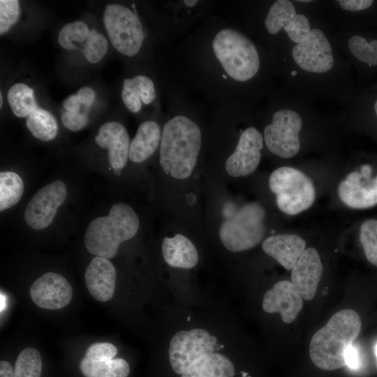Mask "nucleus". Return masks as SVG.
Returning <instances> with one entry per match:
<instances>
[{
	"mask_svg": "<svg viewBox=\"0 0 377 377\" xmlns=\"http://www.w3.org/2000/svg\"><path fill=\"white\" fill-rule=\"evenodd\" d=\"M0 101H1V102H0V106H1V107H2V105H3V96H2V93H1V92L0 93Z\"/></svg>",
	"mask_w": 377,
	"mask_h": 377,
	"instance_id": "39",
	"label": "nucleus"
},
{
	"mask_svg": "<svg viewBox=\"0 0 377 377\" xmlns=\"http://www.w3.org/2000/svg\"><path fill=\"white\" fill-rule=\"evenodd\" d=\"M266 212L258 202L242 205L221 225L220 239L226 249L241 252L251 249L263 239Z\"/></svg>",
	"mask_w": 377,
	"mask_h": 377,
	"instance_id": "8",
	"label": "nucleus"
},
{
	"mask_svg": "<svg viewBox=\"0 0 377 377\" xmlns=\"http://www.w3.org/2000/svg\"><path fill=\"white\" fill-rule=\"evenodd\" d=\"M161 135L157 122L148 120L141 123L130 143L129 160L140 163L149 158L160 146Z\"/></svg>",
	"mask_w": 377,
	"mask_h": 377,
	"instance_id": "24",
	"label": "nucleus"
},
{
	"mask_svg": "<svg viewBox=\"0 0 377 377\" xmlns=\"http://www.w3.org/2000/svg\"><path fill=\"white\" fill-rule=\"evenodd\" d=\"M369 163L350 170L339 181L336 195L339 202L350 209H366L377 205V175Z\"/></svg>",
	"mask_w": 377,
	"mask_h": 377,
	"instance_id": "11",
	"label": "nucleus"
},
{
	"mask_svg": "<svg viewBox=\"0 0 377 377\" xmlns=\"http://www.w3.org/2000/svg\"><path fill=\"white\" fill-rule=\"evenodd\" d=\"M67 195V186L61 180H55L40 188L24 209V219L27 226L34 230L47 228Z\"/></svg>",
	"mask_w": 377,
	"mask_h": 377,
	"instance_id": "13",
	"label": "nucleus"
},
{
	"mask_svg": "<svg viewBox=\"0 0 377 377\" xmlns=\"http://www.w3.org/2000/svg\"><path fill=\"white\" fill-rule=\"evenodd\" d=\"M80 370L84 377H128L130 366L123 358L93 360L83 357Z\"/></svg>",
	"mask_w": 377,
	"mask_h": 377,
	"instance_id": "27",
	"label": "nucleus"
},
{
	"mask_svg": "<svg viewBox=\"0 0 377 377\" xmlns=\"http://www.w3.org/2000/svg\"><path fill=\"white\" fill-rule=\"evenodd\" d=\"M95 142L107 151L108 163L115 172H120L126 165L131 141L122 124L116 121L103 123L98 129Z\"/></svg>",
	"mask_w": 377,
	"mask_h": 377,
	"instance_id": "18",
	"label": "nucleus"
},
{
	"mask_svg": "<svg viewBox=\"0 0 377 377\" xmlns=\"http://www.w3.org/2000/svg\"><path fill=\"white\" fill-rule=\"evenodd\" d=\"M103 22L110 42L119 53L133 57L140 52L145 32L142 23L133 10L120 3L108 4Z\"/></svg>",
	"mask_w": 377,
	"mask_h": 377,
	"instance_id": "10",
	"label": "nucleus"
},
{
	"mask_svg": "<svg viewBox=\"0 0 377 377\" xmlns=\"http://www.w3.org/2000/svg\"><path fill=\"white\" fill-rule=\"evenodd\" d=\"M372 110L374 116L377 119V97L374 99L372 103Z\"/></svg>",
	"mask_w": 377,
	"mask_h": 377,
	"instance_id": "38",
	"label": "nucleus"
},
{
	"mask_svg": "<svg viewBox=\"0 0 377 377\" xmlns=\"http://www.w3.org/2000/svg\"><path fill=\"white\" fill-rule=\"evenodd\" d=\"M361 327V318L355 311L346 309L334 313L311 339L309 355L312 362L325 371L345 367L348 350Z\"/></svg>",
	"mask_w": 377,
	"mask_h": 377,
	"instance_id": "5",
	"label": "nucleus"
},
{
	"mask_svg": "<svg viewBox=\"0 0 377 377\" xmlns=\"http://www.w3.org/2000/svg\"><path fill=\"white\" fill-rule=\"evenodd\" d=\"M232 362L220 353L205 355L191 365L181 377H233Z\"/></svg>",
	"mask_w": 377,
	"mask_h": 377,
	"instance_id": "26",
	"label": "nucleus"
},
{
	"mask_svg": "<svg viewBox=\"0 0 377 377\" xmlns=\"http://www.w3.org/2000/svg\"><path fill=\"white\" fill-rule=\"evenodd\" d=\"M334 31L323 13L304 38L270 54L272 73L286 90L346 108L353 100L351 64L336 46Z\"/></svg>",
	"mask_w": 377,
	"mask_h": 377,
	"instance_id": "1",
	"label": "nucleus"
},
{
	"mask_svg": "<svg viewBox=\"0 0 377 377\" xmlns=\"http://www.w3.org/2000/svg\"><path fill=\"white\" fill-rule=\"evenodd\" d=\"M217 349L216 338L205 330L179 331L170 343L171 367L176 374H182L194 362Z\"/></svg>",
	"mask_w": 377,
	"mask_h": 377,
	"instance_id": "12",
	"label": "nucleus"
},
{
	"mask_svg": "<svg viewBox=\"0 0 377 377\" xmlns=\"http://www.w3.org/2000/svg\"><path fill=\"white\" fill-rule=\"evenodd\" d=\"M359 239L367 260L377 267V219H367L361 223Z\"/></svg>",
	"mask_w": 377,
	"mask_h": 377,
	"instance_id": "30",
	"label": "nucleus"
},
{
	"mask_svg": "<svg viewBox=\"0 0 377 377\" xmlns=\"http://www.w3.org/2000/svg\"><path fill=\"white\" fill-rule=\"evenodd\" d=\"M30 296L38 306L57 310L67 306L73 296L68 281L61 274L49 272L37 279L30 288Z\"/></svg>",
	"mask_w": 377,
	"mask_h": 377,
	"instance_id": "17",
	"label": "nucleus"
},
{
	"mask_svg": "<svg viewBox=\"0 0 377 377\" xmlns=\"http://www.w3.org/2000/svg\"><path fill=\"white\" fill-rule=\"evenodd\" d=\"M7 101L15 116L25 118L29 133L43 142L53 140L58 134V123L47 110L40 108L32 87L23 82L13 84L8 90Z\"/></svg>",
	"mask_w": 377,
	"mask_h": 377,
	"instance_id": "9",
	"label": "nucleus"
},
{
	"mask_svg": "<svg viewBox=\"0 0 377 377\" xmlns=\"http://www.w3.org/2000/svg\"><path fill=\"white\" fill-rule=\"evenodd\" d=\"M260 119L265 147L282 160H292L308 151L328 149L346 130L344 111L322 112L311 98L285 89L270 94Z\"/></svg>",
	"mask_w": 377,
	"mask_h": 377,
	"instance_id": "2",
	"label": "nucleus"
},
{
	"mask_svg": "<svg viewBox=\"0 0 377 377\" xmlns=\"http://www.w3.org/2000/svg\"><path fill=\"white\" fill-rule=\"evenodd\" d=\"M121 100L125 107L132 113H138L143 105H149L156 98L154 81L145 75H137L125 78L121 91Z\"/></svg>",
	"mask_w": 377,
	"mask_h": 377,
	"instance_id": "23",
	"label": "nucleus"
},
{
	"mask_svg": "<svg viewBox=\"0 0 377 377\" xmlns=\"http://www.w3.org/2000/svg\"><path fill=\"white\" fill-rule=\"evenodd\" d=\"M64 111L72 113H87L90 108L84 105L76 94L68 96L63 103Z\"/></svg>",
	"mask_w": 377,
	"mask_h": 377,
	"instance_id": "34",
	"label": "nucleus"
},
{
	"mask_svg": "<svg viewBox=\"0 0 377 377\" xmlns=\"http://www.w3.org/2000/svg\"><path fill=\"white\" fill-rule=\"evenodd\" d=\"M59 45L66 50H80L91 64L99 63L105 56L108 41L96 29H91L81 20L66 24L58 34Z\"/></svg>",
	"mask_w": 377,
	"mask_h": 377,
	"instance_id": "14",
	"label": "nucleus"
},
{
	"mask_svg": "<svg viewBox=\"0 0 377 377\" xmlns=\"http://www.w3.org/2000/svg\"><path fill=\"white\" fill-rule=\"evenodd\" d=\"M43 369L40 353L34 348H27L18 355L14 365V377H41Z\"/></svg>",
	"mask_w": 377,
	"mask_h": 377,
	"instance_id": "29",
	"label": "nucleus"
},
{
	"mask_svg": "<svg viewBox=\"0 0 377 377\" xmlns=\"http://www.w3.org/2000/svg\"><path fill=\"white\" fill-rule=\"evenodd\" d=\"M268 186L278 209L289 216L309 210L317 198L313 180L297 166L281 165L274 169L269 177Z\"/></svg>",
	"mask_w": 377,
	"mask_h": 377,
	"instance_id": "7",
	"label": "nucleus"
},
{
	"mask_svg": "<svg viewBox=\"0 0 377 377\" xmlns=\"http://www.w3.org/2000/svg\"><path fill=\"white\" fill-rule=\"evenodd\" d=\"M86 286L90 295L100 302L109 301L114 295L116 269L108 258L95 256L84 274Z\"/></svg>",
	"mask_w": 377,
	"mask_h": 377,
	"instance_id": "21",
	"label": "nucleus"
},
{
	"mask_svg": "<svg viewBox=\"0 0 377 377\" xmlns=\"http://www.w3.org/2000/svg\"><path fill=\"white\" fill-rule=\"evenodd\" d=\"M117 354V349L113 344L107 342L95 343L86 350L84 357L93 360L114 359Z\"/></svg>",
	"mask_w": 377,
	"mask_h": 377,
	"instance_id": "32",
	"label": "nucleus"
},
{
	"mask_svg": "<svg viewBox=\"0 0 377 377\" xmlns=\"http://www.w3.org/2000/svg\"><path fill=\"white\" fill-rule=\"evenodd\" d=\"M162 254L167 264L173 267L190 269L198 262V251L189 239L181 234L165 237L162 242Z\"/></svg>",
	"mask_w": 377,
	"mask_h": 377,
	"instance_id": "25",
	"label": "nucleus"
},
{
	"mask_svg": "<svg viewBox=\"0 0 377 377\" xmlns=\"http://www.w3.org/2000/svg\"><path fill=\"white\" fill-rule=\"evenodd\" d=\"M20 14V1H0V34L7 33L18 21Z\"/></svg>",
	"mask_w": 377,
	"mask_h": 377,
	"instance_id": "31",
	"label": "nucleus"
},
{
	"mask_svg": "<svg viewBox=\"0 0 377 377\" xmlns=\"http://www.w3.org/2000/svg\"><path fill=\"white\" fill-rule=\"evenodd\" d=\"M264 147L262 131L254 124H249L241 131L233 152L226 161L227 173L233 177L253 173L260 163Z\"/></svg>",
	"mask_w": 377,
	"mask_h": 377,
	"instance_id": "15",
	"label": "nucleus"
},
{
	"mask_svg": "<svg viewBox=\"0 0 377 377\" xmlns=\"http://www.w3.org/2000/svg\"><path fill=\"white\" fill-rule=\"evenodd\" d=\"M0 377H14V367L10 362L6 360L0 362Z\"/></svg>",
	"mask_w": 377,
	"mask_h": 377,
	"instance_id": "37",
	"label": "nucleus"
},
{
	"mask_svg": "<svg viewBox=\"0 0 377 377\" xmlns=\"http://www.w3.org/2000/svg\"><path fill=\"white\" fill-rule=\"evenodd\" d=\"M306 248V241L295 233L274 234L262 242L263 251L290 271Z\"/></svg>",
	"mask_w": 377,
	"mask_h": 377,
	"instance_id": "22",
	"label": "nucleus"
},
{
	"mask_svg": "<svg viewBox=\"0 0 377 377\" xmlns=\"http://www.w3.org/2000/svg\"><path fill=\"white\" fill-rule=\"evenodd\" d=\"M359 364L358 353L353 345L349 348L346 354V365L352 369H356Z\"/></svg>",
	"mask_w": 377,
	"mask_h": 377,
	"instance_id": "36",
	"label": "nucleus"
},
{
	"mask_svg": "<svg viewBox=\"0 0 377 377\" xmlns=\"http://www.w3.org/2000/svg\"><path fill=\"white\" fill-rule=\"evenodd\" d=\"M208 40L206 50L215 64L212 67L232 93L253 98L273 91L272 61L261 43L229 26L218 29Z\"/></svg>",
	"mask_w": 377,
	"mask_h": 377,
	"instance_id": "3",
	"label": "nucleus"
},
{
	"mask_svg": "<svg viewBox=\"0 0 377 377\" xmlns=\"http://www.w3.org/2000/svg\"><path fill=\"white\" fill-rule=\"evenodd\" d=\"M140 221L135 210L124 202L114 204L106 216L88 224L84 244L89 253L105 258L114 257L119 245L138 232Z\"/></svg>",
	"mask_w": 377,
	"mask_h": 377,
	"instance_id": "6",
	"label": "nucleus"
},
{
	"mask_svg": "<svg viewBox=\"0 0 377 377\" xmlns=\"http://www.w3.org/2000/svg\"><path fill=\"white\" fill-rule=\"evenodd\" d=\"M79 99L87 107L91 108L96 99L94 90L89 87H82L77 92Z\"/></svg>",
	"mask_w": 377,
	"mask_h": 377,
	"instance_id": "35",
	"label": "nucleus"
},
{
	"mask_svg": "<svg viewBox=\"0 0 377 377\" xmlns=\"http://www.w3.org/2000/svg\"><path fill=\"white\" fill-rule=\"evenodd\" d=\"M290 272V281L302 298L313 299L323 274L318 251L314 247L306 248Z\"/></svg>",
	"mask_w": 377,
	"mask_h": 377,
	"instance_id": "19",
	"label": "nucleus"
},
{
	"mask_svg": "<svg viewBox=\"0 0 377 377\" xmlns=\"http://www.w3.org/2000/svg\"><path fill=\"white\" fill-rule=\"evenodd\" d=\"M24 191L22 177L10 170L0 172V211L2 212L17 205Z\"/></svg>",
	"mask_w": 377,
	"mask_h": 377,
	"instance_id": "28",
	"label": "nucleus"
},
{
	"mask_svg": "<svg viewBox=\"0 0 377 377\" xmlns=\"http://www.w3.org/2000/svg\"><path fill=\"white\" fill-rule=\"evenodd\" d=\"M202 145L199 126L189 117L177 114L165 122L159 146V163L164 172L184 179L192 174Z\"/></svg>",
	"mask_w": 377,
	"mask_h": 377,
	"instance_id": "4",
	"label": "nucleus"
},
{
	"mask_svg": "<svg viewBox=\"0 0 377 377\" xmlns=\"http://www.w3.org/2000/svg\"><path fill=\"white\" fill-rule=\"evenodd\" d=\"M302 298L291 281L282 280L267 290L262 306L269 313H279L285 323L293 322L302 309Z\"/></svg>",
	"mask_w": 377,
	"mask_h": 377,
	"instance_id": "20",
	"label": "nucleus"
},
{
	"mask_svg": "<svg viewBox=\"0 0 377 377\" xmlns=\"http://www.w3.org/2000/svg\"><path fill=\"white\" fill-rule=\"evenodd\" d=\"M375 353L377 357V344L376 345V347H375Z\"/></svg>",
	"mask_w": 377,
	"mask_h": 377,
	"instance_id": "40",
	"label": "nucleus"
},
{
	"mask_svg": "<svg viewBox=\"0 0 377 377\" xmlns=\"http://www.w3.org/2000/svg\"><path fill=\"white\" fill-rule=\"evenodd\" d=\"M369 36L359 30L337 29L333 40L351 66L372 69L377 67V38Z\"/></svg>",
	"mask_w": 377,
	"mask_h": 377,
	"instance_id": "16",
	"label": "nucleus"
},
{
	"mask_svg": "<svg viewBox=\"0 0 377 377\" xmlns=\"http://www.w3.org/2000/svg\"><path fill=\"white\" fill-rule=\"evenodd\" d=\"M63 126L68 130L77 132L82 130L89 122L87 113H72L64 111L61 116Z\"/></svg>",
	"mask_w": 377,
	"mask_h": 377,
	"instance_id": "33",
	"label": "nucleus"
}]
</instances>
